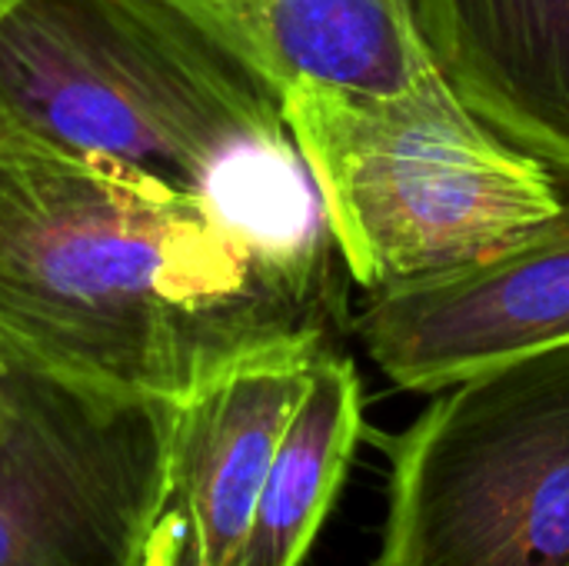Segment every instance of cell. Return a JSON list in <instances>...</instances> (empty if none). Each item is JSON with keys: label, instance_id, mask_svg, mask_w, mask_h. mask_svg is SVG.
<instances>
[{"label": "cell", "instance_id": "6da1fadb", "mask_svg": "<svg viewBox=\"0 0 569 566\" xmlns=\"http://www.w3.org/2000/svg\"><path fill=\"white\" fill-rule=\"evenodd\" d=\"M353 334L340 257H303L113 160L0 133V340L180 404L227 370Z\"/></svg>", "mask_w": 569, "mask_h": 566}, {"label": "cell", "instance_id": "7a4b0ae2", "mask_svg": "<svg viewBox=\"0 0 569 566\" xmlns=\"http://www.w3.org/2000/svg\"><path fill=\"white\" fill-rule=\"evenodd\" d=\"M0 133L113 160L277 247L340 257L277 90L170 0H20L0 20Z\"/></svg>", "mask_w": 569, "mask_h": 566}, {"label": "cell", "instance_id": "3957f363", "mask_svg": "<svg viewBox=\"0 0 569 566\" xmlns=\"http://www.w3.org/2000/svg\"><path fill=\"white\" fill-rule=\"evenodd\" d=\"M280 107L367 294L477 264L567 200L557 170L500 137L447 73L387 97L307 83Z\"/></svg>", "mask_w": 569, "mask_h": 566}, {"label": "cell", "instance_id": "277c9868", "mask_svg": "<svg viewBox=\"0 0 569 566\" xmlns=\"http://www.w3.org/2000/svg\"><path fill=\"white\" fill-rule=\"evenodd\" d=\"M380 447L370 566H569V344L433 394Z\"/></svg>", "mask_w": 569, "mask_h": 566}, {"label": "cell", "instance_id": "5b68a950", "mask_svg": "<svg viewBox=\"0 0 569 566\" xmlns=\"http://www.w3.org/2000/svg\"><path fill=\"white\" fill-rule=\"evenodd\" d=\"M173 404L60 374L0 340V566H130Z\"/></svg>", "mask_w": 569, "mask_h": 566}, {"label": "cell", "instance_id": "8992f818", "mask_svg": "<svg viewBox=\"0 0 569 566\" xmlns=\"http://www.w3.org/2000/svg\"><path fill=\"white\" fill-rule=\"evenodd\" d=\"M367 357L400 390L440 394L480 370L569 344V197L503 250L367 297Z\"/></svg>", "mask_w": 569, "mask_h": 566}, {"label": "cell", "instance_id": "52a82bcc", "mask_svg": "<svg viewBox=\"0 0 569 566\" xmlns=\"http://www.w3.org/2000/svg\"><path fill=\"white\" fill-rule=\"evenodd\" d=\"M327 347L253 357L173 404L163 477L130 566H243L277 440Z\"/></svg>", "mask_w": 569, "mask_h": 566}, {"label": "cell", "instance_id": "ba28073f", "mask_svg": "<svg viewBox=\"0 0 569 566\" xmlns=\"http://www.w3.org/2000/svg\"><path fill=\"white\" fill-rule=\"evenodd\" d=\"M417 20L470 110L569 183V0H417Z\"/></svg>", "mask_w": 569, "mask_h": 566}, {"label": "cell", "instance_id": "9c48e42d", "mask_svg": "<svg viewBox=\"0 0 569 566\" xmlns=\"http://www.w3.org/2000/svg\"><path fill=\"white\" fill-rule=\"evenodd\" d=\"M243 57L277 97L320 83L407 93L443 73L417 0H170Z\"/></svg>", "mask_w": 569, "mask_h": 566}, {"label": "cell", "instance_id": "30bf717a", "mask_svg": "<svg viewBox=\"0 0 569 566\" xmlns=\"http://www.w3.org/2000/svg\"><path fill=\"white\" fill-rule=\"evenodd\" d=\"M363 437V387L343 347H327L310 370L270 457L243 566H300L320 534L357 444Z\"/></svg>", "mask_w": 569, "mask_h": 566}, {"label": "cell", "instance_id": "8fae6325", "mask_svg": "<svg viewBox=\"0 0 569 566\" xmlns=\"http://www.w3.org/2000/svg\"><path fill=\"white\" fill-rule=\"evenodd\" d=\"M17 3H20V0H0V20H3V17H7V13L17 7Z\"/></svg>", "mask_w": 569, "mask_h": 566}]
</instances>
